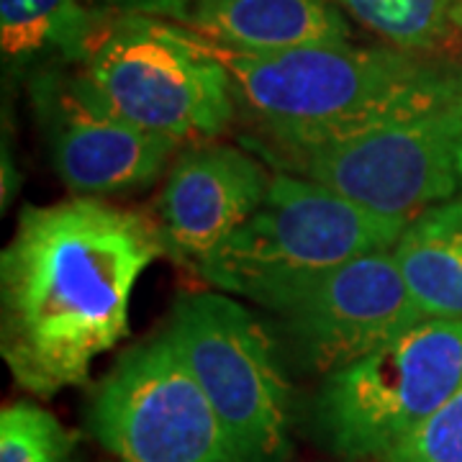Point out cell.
I'll list each match as a JSON object with an SVG mask.
<instances>
[{
	"label": "cell",
	"instance_id": "1",
	"mask_svg": "<svg viewBox=\"0 0 462 462\" xmlns=\"http://www.w3.org/2000/svg\"><path fill=\"white\" fill-rule=\"evenodd\" d=\"M147 216L100 199L29 206L0 257V352L39 398L85 385L90 367L129 334V303L165 257Z\"/></svg>",
	"mask_w": 462,
	"mask_h": 462
},
{
	"label": "cell",
	"instance_id": "2",
	"mask_svg": "<svg viewBox=\"0 0 462 462\" xmlns=\"http://www.w3.org/2000/svg\"><path fill=\"white\" fill-rule=\"evenodd\" d=\"M200 42L226 67L236 108L257 132L249 144L260 147H321L462 96V78L396 47L334 44L247 54L206 36Z\"/></svg>",
	"mask_w": 462,
	"mask_h": 462
},
{
	"label": "cell",
	"instance_id": "3",
	"mask_svg": "<svg viewBox=\"0 0 462 462\" xmlns=\"http://www.w3.org/2000/svg\"><path fill=\"white\" fill-rule=\"evenodd\" d=\"M72 88L116 118L178 144L211 142L236 111L229 72L199 33L149 16L103 18Z\"/></svg>",
	"mask_w": 462,
	"mask_h": 462
},
{
	"label": "cell",
	"instance_id": "4",
	"mask_svg": "<svg viewBox=\"0 0 462 462\" xmlns=\"http://www.w3.org/2000/svg\"><path fill=\"white\" fill-rule=\"evenodd\" d=\"M411 218L383 216L291 172L273 175L263 206L196 264L203 281L264 306L363 254L396 247Z\"/></svg>",
	"mask_w": 462,
	"mask_h": 462
},
{
	"label": "cell",
	"instance_id": "5",
	"mask_svg": "<svg viewBox=\"0 0 462 462\" xmlns=\"http://www.w3.org/2000/svg\"><path fill=\"white\" fill-rule=\"evenodd\" d=\"M462 391V321L427 319L324 380L316 427L349 462L385 460Z\"/></svg>",
	"mask_w": 462,
	"mask_h": 462
},
{
	"label": "cell",
	"instance_id": "6",
	"mask_svg": "<svg viewBox=\"0 0 462 462\" xmlns=\"http://www.w3.org/2000/svg\"><path fill=\"white\" fill-rule=\"evenodd\" d=\"M167 334L199 380L242 462L291 455V385L257 316L229 293H185Z\"/></svg>",
	"mask_w": 462,
	"mask_h": 462
},
{
	"label": "cell",
	"instance_id": "7",
	"mask_svg": "<svg viewBox=\"0 0 462 462\" xmlns=\"http://www.w3.org/2000/svg\"><path fill=\"white\" fill-rule=\"evenodd\" d=\"M460 139L462 96L321 147H249L278 172L319 182L367 211L413 218L430 206L455 199L460 188Z\"/></svg>",
	"mask_w": 462,
	"mask_h": 462
},
{
	"label": "cell",
	"instance_id": "8",
	"mask_svg": "<svg viewBox=\"0 0 462 462\" xmlns=\"http://www.w3.org/2000/svg\"><path fill=\"white\" fill-rule=\"evenodd\" d=\"M90 430L116 462H242L167 331L124 352L96 385Z\"/></svg>",
	"mask_w": 462,
	"mask_h": 462
},
{
	"label": "cell",
	"instance_id": "9",
	"mask_svg": "<svg viewBox=\"0 0 462 462\" xmlns=\"http://www.w3.org/2000/svg\"><path fill=\"white\" fill-rule=\"evenodd\" d=\"M263 309L281 319L309 370L331 375L427 321L391 249L363 254L300 282Z\"/></svg>",
	"mask_w": 462,
	"mask_h": 462
},
{
	"label": "cell",
	"instance_id": "10",
	"mask_svg": "<svg viewBox=\"0 0 462 462\" xmlns=\"http://www.w3.org/2000/svg\"><path fill=\"white\" fill-rule=\"evenodd\" d=\"M273 175L245 149L200 142L170 167L157 199V229L170 257L206 260L263 206Z\"/></svg>",
	"mask_w": 462,
	"mask_h": 462
},
{
	"label": "cell",
	"instance_id": "11",
	"mask_svg": "<svg viewBox=\"0 0 462 462\" xmlns=\"http://www.w3.org/2000/svg\"><path fill=\"white\" fill-rule=\"evenodd\" d=\"M51 167L67 188L85 199L118 196L147 188L162 175L178 142L136 129L72 85L65 93H42Z\"/></svg>",
	"mask_w": 462,
	"mask_h": 462
},
{
	"label": "cell",
	"instance_id": "12",
	"mask_svg": "<svg viewBox=\"0 0 462 462\" xmlns=\"http://www.w3.org/2000/svg\"><path fill=\"white\" fill-rule=\"evenodd\" d=\"M180 26L247 54L349 44L352 33L334 0H199Z\"/></svg>",
	"mask_w": 462,
	"mask_h": 462
},
{
	"label": "cell",
	"instance_id": "13",
	"mask_svg": "<svg viewBox=\"0 0 462 462\" xmlns=\"http://www.w3.org/2000/svg\"><path fill=\"white\" fill-rule=\"evenodd\" d=\"M391 252L424 319L462 321V199L413 216Z\"/></svg>",
	"mask_w": 462,
	"mask_h": 462
},
{
	"label": "cell",
	"instance_id": "14",
	"mask_svg": "<svg viewBox=\"0 0 462 462\" xmlns=\"http://www.w3.org/2000/svg\"><path fill=\"white\" fill-rule=\"evenodd\" d=\"M106 11L85 0H0V47L14 65L62 57L83 62Z\"/></svg>",
	"mask_w": 462,
	"mask_h": 462
},
{
	"label": "cell",
	"instance_id": "15",
	"mask_svg": "<svg viewBox=\"0 0 462 462\" xmlns=\"http://www.w3.org/2000/svg\"><path fill=\"white\" fill-rule=\"evenodd\" d=\"M365 29L403 51H431L462 29V0H334Z\"/></svg>",
	"mask_w": 462,
	"mask_h": 462
},
{
	"label": "cell",
	"instance_id": "16",
	"mask_svg": "<svg viewBox=\"0 0 462 462\" xmlns=\"http://www.w3.org/2000/svg\"><path fill=\"white\" fill-rule=\"evenodd\" d=\"M75 437L60 419L32 401H16L0 411V462H69Z\"/></svg>",
	"mask_w": 462,
	"mask_h": 462
},
{
	"label": "cell",
	"instance_id": "17",
	"mask_svg": "<svg viewBox=\"0 0 462 462\" xmlns=\"http://www.w3.org/2000/svg\"><path fill=\"white\" fill-rule=\"evenodd\" d=\"M383 462H462V391L409 434Z\"/></svg>",
	"mask_w": 462,
	"mask_h": 462
},
{
	"label": "cell",
	"instance_id": "18",
	"mask_svg": "<svg viewBox=\"0 0 462 462\" xmlns=\"http://www.w3.org/2000/svg\"><path fill=\"white\" fill-rule=\"evenodd\" d=\"M106 14H129V16L149 18H172L178 23H185L193 5L199 0H90Z\"/></svg>",
	"mask_w": 462,
	"mask_h": 462
},
{
	"label": "cell",
	"instance_id": "19",
	"mask_svg": "<svg viewBox=\"0 0 462 462\" xmlns=\"http://www.w3.org/2000/svg\"><path fill=\"white\" fill-rule=\"evenodd\" d=\"M457 172H460V188H462V139H460V147H457Z\"/></svg>",
	"mask_w": 462,
	"mask_h": 462
}]
</instances>
